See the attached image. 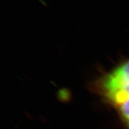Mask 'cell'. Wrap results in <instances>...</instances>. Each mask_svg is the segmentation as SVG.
<instances>
[{
  "label": "cell",
  "mask_w": 129,
  "mask_h": 129,
  "mask_svg": "<svg viewBox=\"0 0 129 129\" xmlns=\"http://www.w3.org/2000/svg\"><path fill=\"white\" fill-rule=\"evenodd\" d=\"M102 90L107 99L117 108L129 98V60L104 78Z\"/></svg>",
  "instance_id": "obj_1"
},
{
  "label": "cell",
  "mask_w": 129,
  "mask_h": 129,
  "mask_svg": "<svg viewBox=\"0 0 129 129\" xmlns=\"http://www.w3.org/2000/svg\"><path fill=\"white\" fill-rule=\"evenodd\" d=\"M128 125H129V123H128Z\"/></svg>",
  "instance_id": "obj_3"
},
{
  "label": "cell",
  "mask_w": 129,
  "mask_h": 129,
  "mask_svg": "<svg viewBox=\"0 0 129 129\" xmlns=\"http://www.w3.org/2000/svg\"><path fill=\"white\" fill-rule=\"evenodd\" d=\"M118 110L120 113L121 117L124 119L127 123H129V98L125 101L122 103L120 106L117 107Z\"/></svg>",
  "instance_id": "obj_2"
}]
</instances>
